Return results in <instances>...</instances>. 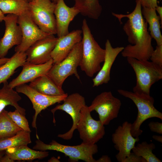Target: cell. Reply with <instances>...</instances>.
Instances as JSON below:
<instances>
[{"label":"cell","instance_id":"6da1fadb","mask_svg":"<svg viewBox=\"0 0 162 162\" xmlns=\"http://www.w3.org/2000/svg\"><path fill=\"white\" fill-rule=\"evenodd\" d=\"M134 10L127 14H112L121 22V20L127 18L123 29L130 44L124 47L121 52L125 58L131 57L140 60H149L154 50L152 45V38L148 30V23L142 13V6L140 0H136Z\"/></svg>","mask_w":162,"mask_h":162},{"label":"cell","instance_id":"7a4b0ae2","mask_svg":"<svg viewBox=\"0 0 162 162\" xmlns=\"http://www.w3.org/2000/svg\"><path fill=\"white\" fill-rule=\"evenodd\" d=\"M82 29V53L79 66L88 76L91 77L101 68V64L104 59L105 50L95 40L85 19L83 20Z\"/></svg>","mask_w":162,"mask_h":162},{"label":"cell","instance_id":"3957f363","mask_svg":"<svg viewBox=\"0 0 162 162\" xmlns=\"http://www.w3.org/2000/svg\"><path fill=\"white\" fill-rule=\"evenodd\" d=\"M127 59L136 76V82L133 92L150 95L152 85L162 79V68L149 60H140L131 57Z\"/></svg>","mask_w":162,"mask_h":162},{"label":"cell","instance_id":"277c9868","mask_svg":"<svg viewBox=\"0 0 162 162\" xmlns=\"http://www.w3.org/2000/svg\"><path fill=\"white\" fill-rule=\"evenodd\" d=\"M122 96L131 100L138 110L135 120L131 124V133L134 137H139L142 133L140 129L142 123L147 119L157 118L162 120V113L154 106V98L150 95L139 94L122 89L117 90Z\"/></svg>","mask_w":162,"mask_h":162},{"label":"cell","instance_id":"5b68a950","mask_svg":"<svg viewBox=\"0 0 162 162\" xmlns=\"http://www.w3.org/2000/svg\"><path fill=\"white\" fill-rule=\"evenodd\" d=\"M35 141L33 149L37 150H53L64 154L71 162L82 160L86 162H96L93 155L98 152V146L95 144H89L82 142L80 145L70 146L60 144L52 140L49 144L45 143L39 139Z\"/></svg>","mask_w":162,"mask_h":162},{"label":"cell","instance_id":"8992f818","mask_svg":"<svg viewBox=\"0 0 162 162\" xmlns=\"http://www.w3.org/2000/svg\"><path fill=\"white\" fill-rule=\"evenodd\" d=\"M82 53V41L78 43L63 60L57 64H53L47 75L59 87L69 76L74 75L80 80L77 68L79 66Z\"/></svg>","mask_w":162,"mask_h":162},{"label":"cell","instance_id":"52a82bcc","mask_svg":"<svg viewBox=\"0 0 162 162\" xmlns=\"http://www.w3.org/2000/svg\"><path fill=\"white\" fill-rule=\"evenodd\" d=\"M29 3L30 15L40 28L49 34H56V3L50 0H33Z\"/></svg>","mask_w":162,"mask_h":162},{"label":"cell","instance_id":"ba28073f","mask_svg":"<svg viewBox=\"0 0 162 162\" xmlns=\"http://www.w3.org/2000/svg\"><path fill=\"white\" fill-rule=\"evenodd\" d=\"M91 112L86 105L82 107L76 129L82 142L93 144L103 138L105 132L104 125L99 120L94 119Z\"/></svg>","mask_w":162,"mask_h":162},{"label":"cell","instance_id":"9c48e42d","mask_svg":"<svg viewBox=\"0 0 162 162\" xmlns=\"http://www.w3.org/2000/svg\"><path fill=\"white\" fill-rule=\"evenodd\" d=\"M121 104V100L108 91L96 96L88 107L91 112L95 111L98 113L99 120L104 125L118 117Z\"/></svg>","mask_w":162,"mask_h":162},{"label":"cell","instance_id":"30bf717a","mask_svg":"<svg viewBox=\"0 0 162 162\" xmlns=\"http://www.w3.org/2000/svg\"><path fill=\"white\" fill-rule=\"evenodd\" d=\"M15 88L17 92L26 95L32 102L35 112L32 118V126L36 130L37 117L41 111L56 103L63 101L68 95L67 93L56 96L45 95L38 92L26 84L20 85Z\"/></svg>","mask_w":162,"mask_h":162},{"label":"cell","instance_id":"8fae6325","mask_svg":"<svg viewBox=\"0 0 162 162\" xmlns=\"http://www.w3.org/2000/svg\"><path fill=\"white\" fill-rule=\"evenodd\" d=\"M63 101L62 104L57 105L51 109V111L53 114V122L54 123L56 122L54 114L57 110L65 111L71 116L73 121L71 128L67 132L58 135L59 138L68 140L71 139L72 137L73 133L76 129L81 110L86 104L84 98L77 93L68 95Z\"/></svg>","mask_w":162,"mask_h":162},{"label":"cell","instance_id":"7c38bea8","mask_svg":"<svg viewBox=\"0 0 162 162\" xmlns=\"http://www.w3.org/2000/svg\"><path fill=\"white\" fill-rule=\"evenodd\" d=\"M17 23L21 29L22 38L20 43L15 48V52H25L36 41L49 35L40 28L29 11L18 16Z\"/></svg>","mask_w":162,"mask_h":162},{"label":"cell","instance_id":"4fadbf2b","mask_svg":"<svg viewBox=\"0 0 162 162\" xmlns=\"http://www.w3.org/2000/svg\"><path fill=\"white\" fill-rule=\"evenodd\" d=\"M131 124L127 121L119 126L112 135V141L114 147L118 152L116 157L118 162H123L130 153L139 137H133L131 133Z\"/></svg>","mask_w":162,"mask_h":162},{"label":"cell","instance_id":"5bb4252c","mask_svg":"<svg viewBox=\"0 0 162 162\" xmlns=\"http://www.w3.org/2000/svg\"><path fill=\"white\" fill-rule=\"evenodd\" d=\"M58 40V37L49 34L32 45L26 51V61L35 64H41L49 61L51 53Z\"/></svg>","mask_w":162,"mask_h":162},{"label":"cell","instance_id":"9a60e30c","mask_svg":"<svg viewBox=\"0 0 162 162\" xmlns=\"http://www.w3.org/2000/svg\"><path fill=\"white\" fill-rule=\"evenodd\" d=\"M18 16L8 14L4 19L5 30L3 37L0 39V58L5 57L11 48L21 42L22 34L17 23Z\"/></svg>","mask_w":162,"mask_h":162},{"label":"cell","instance_id":"2e32d148","mask_svg":"<svg viewBox=\"0 0 162 162\" xmlns=\"http://www.w3.org/2000/svg\"><path fill=\"white\" fill-rule=\"evenodd\" d=\"M53 64L52 58L46 62L41 64H35L26 61L22 66L20 73L8 83V86L14 88L20 85L30 82L41 76L46 75Z\"/></svg>","mask_w":162,"mask_h":162},{"label":"cell","instance_id":"e0dca14e","mask_svg":"<svg viewBox=\"0 0 162 162\" xmlns=\"http://www.w3.org/2000/svg\"><path fill=\"white\" fill-rule=\"evenodd\" d=\"M82 30L77 29L58 38L51 55L53 64L60 62L68 56L75 46L82 41Z\"/></svg>","mask_w":162,"mask_h":162},{"label":"cell","instance_id":"ac0fdd59","mask_svg":"<svg viewBox=\"0 0 162 162\" xmlns=\"http://www.w3.org/2000/svg\"><path fill=\"white\" fill-rule=\"evenodd\" d=\"M124 47H113L110 40L108 39L106 40L105 44V53L103 64L92 79L93 87H98L109 82L110 79V71L112 66L117 56Z\"/></svg>","mask_w":162,"mask_h":162},{"label":"cell","instance_id":"d6986e66","mask_svg":"<svg viewBox=\"0 0 162 162\" xmlns=\"http://www.w3.org/2000/svg\"><path fill=\"white\" fill-rule=\"evenodd\" d=\"M80 13L78 10L74 6L68 7L64 0H58L56 3L54 10L56 34L58 38L68 34L70 22Z\"/></svg>","mask_w":162,"mask_h":162},{"label":"cell","instance_id":"ffe728a7","mask_svg":"<svg viewBox=\"0 0 162 162\" xmlns=\"http://www.w3.org/2000/svg\"><path fill=\"white\" fill-rule=\"evenodd\" d=\"M5 151V155L13 162L15 161H32L41 159L47 157L49 153L32 149L28 145H23L8 148Z\"/></svg>","mask_w":162,"mask_h":162},{"label":"cell","instance_id":"44dd1931","mask_svg":"<svg viewBox=\"0 0 162 162\" xmlns=\"http://www.w3.org/2000/svg\"><path fill=\"white\" fill-rule=\"evenodd\" d=\"M29 86L38 92L51 96H60L65 94L47 75L39 77L30 82Z\"/></svg>","mask_w":162,"mask_h":162},{"label":"cell","instance_id":"7402d4cb","mask_svg":"<svg viewBox=\"0 0 162 162\" xmlns=\"http://www.w3.org/2000/svg\"><path fill=\"white\" fill-rule=\"evenodd\" d=\"M13 89L9 86L7 81L3 83L2 87L0 88V114L6 106L10 105L14 106L22 115L25 116L26 110L18 104L22 98Z\"/></svg>","mask_w":162,"mask_h":162},{"label":"cell","instance_id":"603a6c76","mask_svg":"<svg viewBox=\"0 0 162 162\" xmlns=\"http://www.w3.org/2000/svg\"><path fill=\"white\" fill-rule=\"evenodd\" d=\"M25 52H16L4 64L0 66V84L7 81L17 68L26 61Z\"/></svg>","mask_w":162,"mask_h":162},{"label":"cell","instance_id":"cb8c5ba5","mask_svg":"<svg viewBox=\"0 0 162 162\" xmlns=\"http://www.w3.org/2000/svg\"><path fill=\"white\" fill-rule=\"evenodd\" d=\"M142 13L146 22L149 24L148 30L152 38L155 40L157 45H162L160 20L155 9L143 7L142 9Z\"/></svg>","mask_w":162,"mask_h":162},{"label":"cell","instance_id":"d4e9b609","mask_svg":"<svg viewBox=\"0 0 162 162\" xmlns=\"http://www.w3.org/2000/svg\"><path fill=\"white\" fill-rule=\"evenodd\" d=\"M74 6L80 13L90 18L97 20L100 16L102 8L98 0H74Z\"/></svg>","mask_w":162,"mask_h":162},{"label":"cell","instance_id":"484cf974","mask_svg":"<svg viewBox=\"0 0 162 162\" xmlns=\"http://www.w3.org/2000/svg\"><path fill=\"white\" fill-rule=\"evenodd\" d=\"M0 9L4 14L18 16L29 11V2L25 0H0Z\"/></svg>","mask_w":162,"mask_h":162},{"label":"cell","instance_id":"4316f807","mask_svg":"<svg viewBox=\"0 0 162 162\" xmlns=\"http://www.w3.org/2000/svg\"><path fill=\"white\" fill-rule=\"evenodd\" d=\"M5 109L0 114V140L11 137L22 129L17 125Z\"/></svg>","mask_w":162,"mask_h":162},{"label":"cell","instance_id":"83f0119b","mask_svg":"<svg viewBox=\"0 0 162 162\" xmlns=\"http://www.w3.org/2000/svg\"><path fill=\"white\" fill-rule=\"evenodd\" d=\"M30 133L22 130L13 136L0 140V151L30 144L32 142Z\"/></svg>","mask_w":162,"mask_h":162},{"label":"cell","instance_id":"f1b7e54d","mask_svg":"<svg viewBox=\"0 0 162 162\" xmlns=\"http://www.w3.org/2000/svg\"><path fill=\"white\" fill-rule=\"evenodd\" d=\"M155 148L154 143H148L146 141H143L135 146L132 150L137 155L144 158L146 162H161L152 152Z\"/></svg>","mask_w":162,"mask_h":162},{"label":"cell","instance_id":"f546056e","mask_svg":"<svg viewBox=\"0 0 162 162\" xmlns=\"http://www.w3.org/2000/svg\"><path fill=\"white\" fill-rule=\"evenodd\" d=\"M8 114L14 123L22 130L31 132L28 122L25 116L22 115L17 110L8 112Z\"/></svg>","mask_w":162,"mask_h":162},{"label":"cell","instance_id":"4dcf8cb0","mask_svg":"<svg viewBox=\"0 0 162 162\" xmlns=\"http://www.w3.org/2000/svg\"><path fill=\"white\" fill-rule=\"evenodd\" d=\"M149 59L155 64L162 68V45H157Z\"/></svg>","mask_w":162,"mask_h":162},{"label":"cell","instance_id":"1f68e13d","mask_svg":"<svg viewBox=\"0 0 162 162\" xmlns=\"http://www.w3.org/2000/svg\"><path fill=\"white\" fill-rule=\"evenodd\" d=\"M150 130L159 134H162V123L157 122H151L148 124Z\"/></svg>","mask_w":162,"mask_h":162},{"label":"cell","instance_id":"d6a6232c","mask_svg":"<svg viewBox=\"0 0 162 162\" xmlns=\"http://www.w3.org/2000/svg\"><path fill=\"white\" fill-rule=\"evenodd\" d=\"M123 162H146L142 158L136 155L134 152H131L124 160Z\"/></svg>","mask_w":162,"mask_h":162},{"label":"cell","instance_id":"836d02e7","mask_svg":"<svg viewBox=\"0 0 162 162\" xmlns=\"http://www.w3.org/2000/svg\"><path fill=\"white\" fill-rule=\"evenodd\" d=\"M142 7L155 8L158 5L157 0H140Z\"/></svg>","mask_w":162,"mask_h":162},{"label":"cell","instance_id":"e575fe53","mask_svg":"<svg viewBox=\"0 0 162 162\" xmlns=\"http://www.w3.org/2000/svg\"><path fill=\"white\" fill-rule=\"evenodd\" d=\"M110 158L107 155H104L96 160V162H111Z\"/></svg>","mask_w":162,"mask_h":162},{"label":"cell","instance_id":"d590c367","mask_svg":"<svg viewBox=\"0 0 162 162\" xmlns=\"http://www.w3.org/2000/svg\"><path fill=\"white\" fill-rule=\"evenodd\" d=\"M156 11H157L159 14L160 21V24L162 25V7L158 6L155 8Z\"/></svg>","mask_w":162,"mask_h":162},{"label":"cell","instance_id":"8d00e7d4","mask_svg":"<svg viewBox=\"0 0 162 162\" xmlns=\"http://www.w3.org/2000/svg\"><path fill=\"white\" fill-rule=\"evenodd\" d=\"M152 138L154 140L162 143V136L160 135H154L152 136Z\"/></svg>","mask_w":162,"mask_h":162},{"label":"cell","instance_id":"74e56055","mask_svg":"<svg viewBox=\"0 0 162 162\" xmlns=\"http://www.w3.org/2000/svg\"><path fill=\"white\" fill-rule=\"evenodd\" d=\"M9 58L4 57L0 58V66L4 64L8 60Z\"/></svg>","mask_w":162,"mask_h":162},{"label":"cell","instance_id":"f35d334b","mask_svg":"<svg viewBox=\"0 0 162 162\" xmlns=\"http://www.w3.org/2000/svg\"><path fill=\"white\" fill-rule=\"evenodd\" d=\"M59 161H60L58 159L54 157H52L48 160V162H55Z\"/></svg>","mask_w":162,"mask_h":162},{"label":"cell","instance_id":"ab89813d","mask_svg":"<svg viewBox=\"0 0 162 162\" xmlns=\"http://www.w3.org/2000/svg\"><path fill=\"white\" fill-rule=\"evenodd\" d=\"M5 16L4 14L0 9V22L4 20Z\"/></svg>","mask_w":162,"mask_h":162},{"label":"cell","instance_id":"60d3db41","mask_svg":"<svg viewBox=\"0 0 162 162\" xmlns=\"http://www.w3.org/2000/svg\"><path fill=\"white\" fill-rule=\"evenodd\" d=\"M5 154V151L2 150L0 151V162H1V160Z\"/></svg>","mask_w":162,"mask_h":162},{"label":"cell","instance_id":"b9f144b4","mask_svg":"<svg viewBox=\"0 0 162 162\" xmlns=\"http://www.w3.org/2000/svg\"><path fill=\"white\" fill-rule=\"evenodd\" d=\"M50 0L52 1V2L55 3H56L58 0Z\"/></svg>","mask_w":162,"mask_h":162},{"label":"cell","instance_id":"7bdbcfd3","mask_svg":"<svg viewBox=\"0 0 162 162\" xmlns=\"http://www.w3.org/2000/svg\"><path fill=\"white\" fill-rule=\"evenodd\" d=\"M27 1H28V2H31V1H33V0H25Z\"/></svg>","mask_w":162,"mask_h":162}]
</instances>
